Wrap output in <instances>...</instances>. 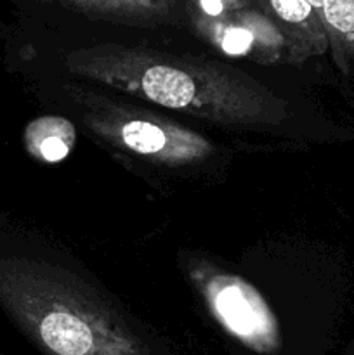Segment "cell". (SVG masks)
<instances>
[{
	"instance_id": "6da1fadb",
	"label": "cell",
	"mask_w": 354,
	"mask_h": 355,
	"mask_svg": "<svg viewBox=\"0 0 354 355\" xmlns=\"http://www.w3.org/2000/svg\"><path fill=\"white\" fill-rule=\"evenodd\" d=\"M65 66L83 80L214 123L274 127L290 116L283 97L248 73L219 61L101 44L71 51Z\"/></svg>"
},
{
	"instance_id": "7a4b0ae2",
	"label": "cell",
	"mask_w": 354,
	"mask_h": 355,
	"mask_svg": "<svg viewBox=\"0 0 354 355\" xmlns=\"http://www.w3.org/2000/svg\"><path fill=\"white\" fill-rule=\"evenodd\" d=\"M10 305L45 355H155L103 293L61 266L19 270L10 283Z\"/></svg>"
},
{
	"instance_id": "3957f363",
	"label": "cell",
	"mask_w": 354,
	"mask_h": 355,
	"mask_svg": "<svg viewBox=\"0 0 354 355\" xmlns=\"http://www.w3.org/2000/svg\"><path fill=\"white\" fill-rule=\"evenodd\" d=\"M65 92L82 123L111 148L174 168L200 165L217 155L210 139L158 113L73 82L66 83Z\"/></svg>"
},
{
	"instance_id": "277c9868",
	"label": "cell",
	"mask_w": 354,
	"mask_h": 355,
	"mask_svg": "<svg viewBox=\"0 0 354 355\" xmlns=\"http://www.w3.org/2000/svg\"><path fill=\"white\" fill-rule=\"evenodd\" d=\"M186 266L208 311L233 338L257 354L269 355L281 349L276 315L252 284L205 259L191 257Z\"/></svg>"
},
{
	"instance_id": "5b68a950",
	"label": "cell",
	"mask_w": 354,
	"mask_h": 355,
	"mask_svg": "<svg viewBox=\"0 0 354 355\" xmlns=\"http://www.w3.org/2000/svg\"><path fill=\"white\" fill-rule=\"evenodd\" d=\"M194 30L215 49L229 55L273 64L287 54V44L273 19L250 10L221 14L200 12L193 17Z\"/></svg>"
},
{
	"instance_id": "8992f818",
	"label": "cell",
	"mask_w": 354,
	"mask_h": 355,
	"mask_svg": "<svg viewBox=\"0 0 354 355\" xmlns=\"http://www.w3.org/2000/svg\"><path fill=\"white\" fill-rule=\"evenodd\" d=\"M287 44V61L302 66L328 52V35L319 14L307 0H262Z\"/></svg>"
},
{
	"instance_id": "52a82bcc",
	"label": "cell",
	"mask_w": 354,
	"mask_h": 355,
	"mask_svg": "<svg viewBox=\"0 0 354 355\" xmlns=\"http://www.w3.org/2000/svg\"><path fill=\"white\" fill-rule=\"evenodd\" d=\"M90 17L132 26H160L177 19L176 0H58Z\"/></svg>"
},
{
	"instance_id": "ba28073f",
	"label": "cell",
	"mask_w": 354,
	"mask_h": 355,
	"mask_svg": "<svg viewBox=\"0 0 354 355\" xmlns=\"http://www.w3.org/2000/svg\"><path fill=\"white\" fill-rule=\"evenodd\" d=\"M75 141V127L62 116L37 118L24 130L28 153L44 163H58L65 159L71 153Z\"/></svg>"
},
{
	"instance_id": "9c48e42d",
	"label": "cell",
	"mask_w": 354,
	"mask_h": 355,
	"mask_svg": "<svg viewBox=\"0 0 354 355\" xmlns=\"http://www.w3.org/2000/svg\"><path fill=\"white\" fill-rule=\"evenodd\" d=\"M321 19L337 68L349 73L354 68V0H325Z\"/></svg>"
},
{
	"instance_id": "30bf717a",
	"label": "cell",
	"mask_w": 354,
	"mask_h": 355,
	"mask_svg": "<svg viewBox=\"0 0 354 355\" xmlns=\"http://www.w3.org/2000/svg\"><path fill=\"white\" fill-rule=\"evenodd\" d=\"M198 2H200L201 12L221 14L245 9L250 0H198Z\"/></svg>"
},
{
	"instance_id": "8fae6325",
	"label": "cell",
	"mask_w": 354,
	"mask_h": 355,
	"mask_svg": "<svg viewBox=\"0 0 354 355\" xmlns=\"http://www.w3.org/2000/svg\"><path fill=\"white\" fill-rule=\"evenodd\" d=\"M309 3L312 6V9L316 10V12L319 14V17H321V9H323V3H325V0H307ZM323 21V19H321Z\"/></svg>"
},
{
	"instance_id": "7c38bea8",
	"label": "cell",
	"mask_w": 354,
	"mask_h": 355,
	"mask_svg": "<svg viewBox=\"0 0 354 355\" xmlns=\"http://www.w3.org/2000/svg\"><path fill=\"white\" fill-rule=\"evenodd\" d=\"M351 355H354V345H353V349H351Z\"/></svg>"
}]
</instances>
